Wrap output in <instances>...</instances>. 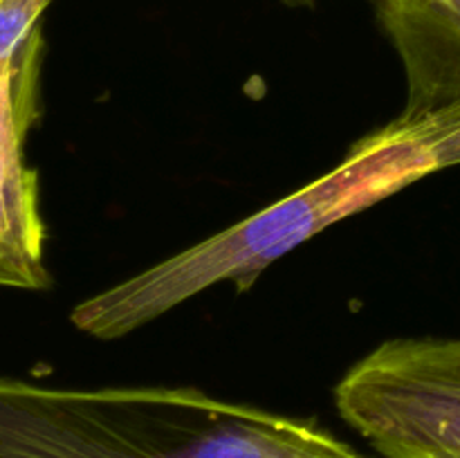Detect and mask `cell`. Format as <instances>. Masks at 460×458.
I'll list each match as a JSON object with an SVG mask.
<instances>
[{
  "instance_id": "obj_1",
  "label": "cell",
  "mask_w": 460,
  "mask_h": 458,
  "mask_svg": "<svg viewBox=\"0 0 460 458\" xmlns=\"http://www.w3.org/2000/svg\"><path fill=\"white\" fill-rule=\"evenodd\" d=\"M456 164L460 106L400 112L299 191L81 301L72 310V323L88 337L117 339L218 283L247 290L274 260L331 225Z\"/></svg>"
},
{
  "instance_id": "obj_2",
  "label": "cell",
  "mask_w": 460,
  "mask_h": 458,
  "mask_svg": "<svg viewBox=\"0 0 460 458\" xmlns=\"http://www.w3.org/2000/svg\"><path fill=\"white\" fill-rule=\"evenodd\" d=\"M0 458H368L322 427L198 389L0 377Z\"/></svg>"
},
{
  "instance_id": "obj_3",
  "label": "cell",
  "mask_w": 460,
  "mask_h": 458,
  "mask_svg": "<svg viewBox=\"0 0 460 458\" xmlns=\"http://www.w3.org/2000/svg\"><path fill=\"white\" fill-rule=\"evenodd\" d=\"M340 416L385 458H460V337H400L337 384Z\"/></svg>"
},
{
  "instance_id": "obj_4",
  "label": "cell",
  "mask_w": 460,
  "mask_h": 458,
  "mask_svg": "<svg viewBox=\"0 0 460 458\" xmlns=\"http://www.w3.org/2000/svg\"><path fill=\"white\" fill-rule=\"evenodd\" d=\"M40 30L22 45L0 84V287L48 290L45 227L39 182L25 162V139L36 117Z\"/></svg>"
},
{
  "instance_id": "obj_5",
  "label": "cell",
  "mask_w": 460,
  "mask_h": 458,
  "mask_svg": "<svg viewBox=\"0 0 460 458\" xmlns=\"http://www.w3.org/2000/svg\"><path fill=\"white\" fill-rule=\"evenodd\" d=\"M404 72V115L460 106V0H376Z\"/></svg>"
}]
</instances>
